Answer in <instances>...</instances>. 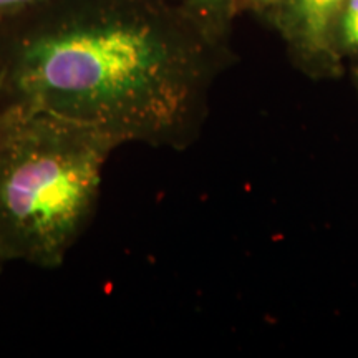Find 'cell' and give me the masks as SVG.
Masks as SVG:
<instances>
[{
	"instance_id": "7",
	"label": "cell",
	"mask_w": 358,
	"mask_h": 358,
	"mask_svg": "<svg viewBox=\"0 0 358 358\" xmlns=\"http://www.w3.org/2000/svg\"><path fill=\"white\" fill-rule=\"evenodd\" d=\"M274 2L275 0H232V12L234 17L241 12H256L259 15H266Z\"/></svg>"
},
{
	"instance_id": "1",
	"label": "cell",
	"mask_w": 358,
	"mask_h": 358,
	"mask_svg": "<svg viewBox=\"0 0 358 358\" xmlns=\"http://www.w3.org/2000/svg\"><path fill=\"white\" fill-rule=\"evenodd\" d=\"M221 50L173 0H47L0 24V111L182 148Z\"/></svg>"
},
{
	"instance_id": "6",
	"label": "cell",
	"mask_w": 358,
	"mask_h": 358,
	"mask_svg": "<svg viewBox=\"0 0 358 358\" xmlns=\"http://www.w3.org/2000/svg\"><path fill=\"white\" fill-rule=\"evenodd\" d=\"M47 0H0V24L7 22L32 8L42 6Z\"/></svg>"
},
{
	"instance_id": "9",
	"label": "cell",
	"mask_w": 358,
	"mask_h": 358,
	"mask_svg": "<svg viewBox=\"0 0 358 358\" xmlns=\"http://www.w3.org/2000/svg\"><path fill=\"white\" fill-rule=\"evenodd\" d=\"M355 78H357V82H358V66L355 69Z\"/></svg>"
},
{
	"instance_id": "8",
	"label": "cell",
	"mask_w": 358,
	"mask_h": 358,
	"mask_svg": "<svg viewBox=\"0 0 358 358\" xmlns=\"http://www.w3.org/2000/svg\"><path fill=\"white\" fill-rule=\"evenodd\" d=\"M6 262H8L7 259H6V256H3V252H2V249H0V271H2V267H3V264Z\"/></svg>"
},
{
	"instance_id": "5",
	"label": "cell",
	"mask_w": 358,
	"mask_h": 358,
	"mask_svg": "<svg viewBox=\"0 0 358 358\" xmlns=\"http://www.w3.org/2000/svg\"><path fill=\"white\" fill-rule=\"evenodd\" d=\"M335 45L340 58H358V0H347L340 12Z\"/></svg>"
},
{
	"instance_id": "10",
	"label": "cell",
	"mask_w": 358,
	"mask_h": 358,
	"mask_svg": "<svg viewBox=\"0 0 358 358\" xmlns=\"http://www.w3.org/2000/svg\"><path fill=\"white\" fill-rule=\"evenodd\" d=\"M173 2H176V0H173Z\"/></svg>"
},
{
	"instance_id": "2",
	"label": "cell",
	"mask_w": 358,
	"mask_h": 358,
	"mask_svg": "<svg viewBox=\"0 0 358 358\" xmlns=\"http://www.w3.org/2000/svg\"><path fill=\"white\" fill-rule=\"evenodd\" d=\"M108 134L40 113L0 111V249L7 261L57 268L95 217Z\"/></svg>"
},
{
	"instance_id": "4",
	"label": "cell",
	"mask_w": 358,
	"mask_h": 358,
	"mask_svg": "<svg viewBox=\"0 0 358 358\" xmlns=\"http://www.w3.org/2000/svg\"><path fill=\"white\" fill-rule=\"evenodd\" d=\"M176 3L206 38L222 48L231 20L234 19L232 0H176Z\"/></svg>"
},
{
	"instance_id": "3",
	"label": "cell",
	"mask_w": 358,
	"mask_h": 358,
	"mask_svg": "<svg viewBox=\"0 0 358 358\" xmlns=\"http://www.w3.org/2000/svg\"><path fill=\"white\" fill-rule=\"evenodd\" d=\"M347 0H275L266 17L290 55L313 75H337L342 58L335 45L337 22Z\"/></svg>"
}]
</instances>
